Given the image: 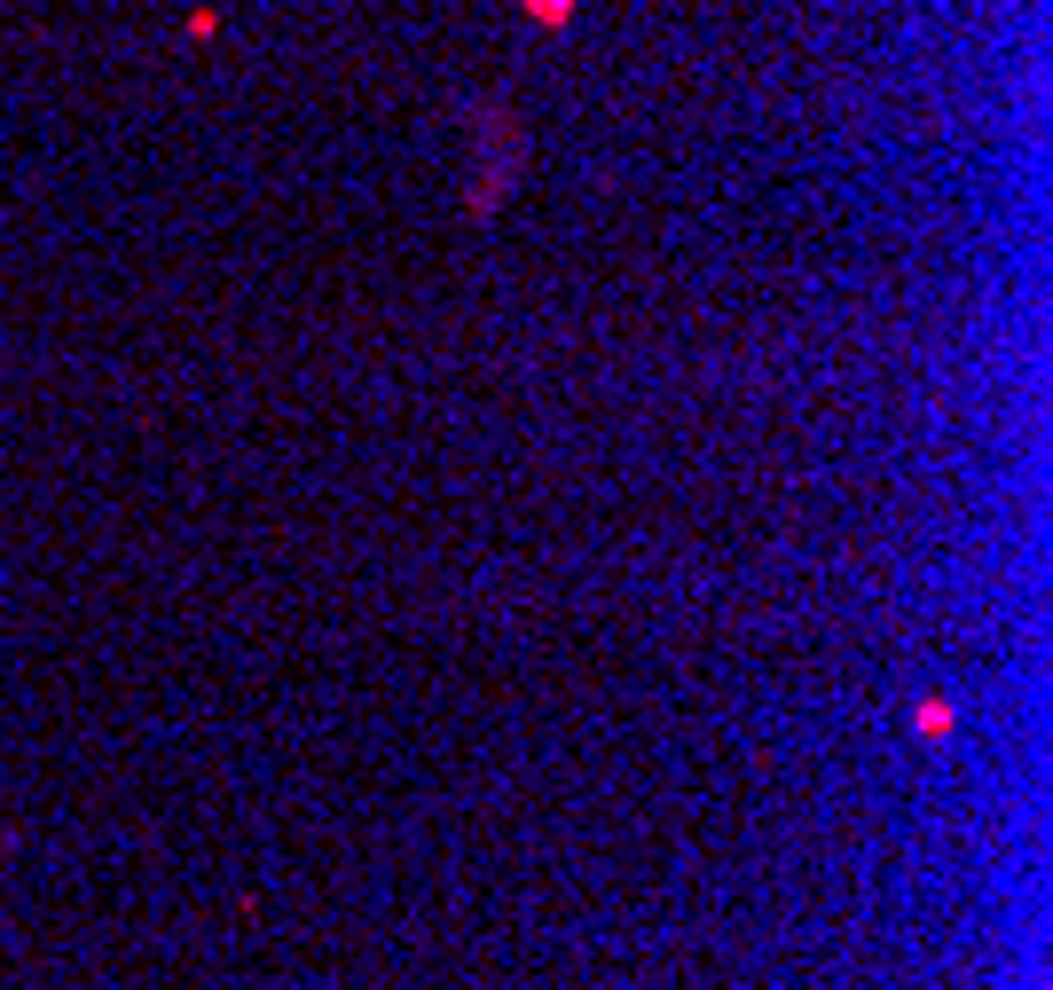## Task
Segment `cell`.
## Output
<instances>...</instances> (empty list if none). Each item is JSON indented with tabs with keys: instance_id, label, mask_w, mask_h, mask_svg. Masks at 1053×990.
<instances>
[{
	"instance_id": "6da1fadb",
	"label": "cell",
	"mask_w": 1053,
	"mask_h": 990,
	"mask_svg": "<svg viewBox=\"0 0 1053 990\" xmlns=\"http://www.w3.org/2000/svg\"><path fill=\"white\" fill-rule=\"evenodd\" d=\"M526 16H535V24H567L574 0H526Z\"/></svg>"
}]
</instances>
